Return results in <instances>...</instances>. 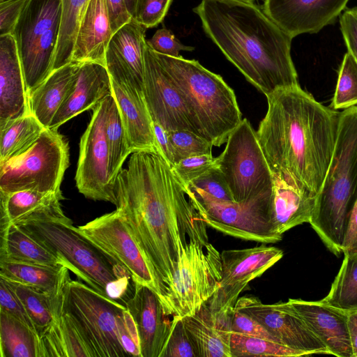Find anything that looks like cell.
<instances>
[{
  "label": "cell",
  "mask_w": 357,
  "mask_h": 357,
  "mask_svg": "<svg viewBox=\"0 0 357 357\" xmlns=\"http://www.w3.org/2000/svg\"><path fill=\"white\" fill-rule=\"evenodd\" d=\"M357 198V105L339 114L336 144L310 222L326 247L343 253L347 220Z\"/></svg>",
  "instance_id": "cell-5"
},
{
  "label": "cell",
  "mask_w": 357,
  "mask_h": 357,
  "mask_svg": "<svg viewBox=\"0 0 357 357\" xmlns=\"http://www.w3.org/2000/svg\"><path fill=\"white\" fill-rule=\"evenodd\" d=\"M217 167V158L208 153L183 159L175 163L172 169L179 181L187 186L195 179Z\"/></svg>",
  "instance_id": "cell-42"
},
{
  "label": "cell",
  "mask_w": 357,
  "mask_h": 357,
  "mask_svg": "<svg viewBox=\"0 0 357 357\" xmlns=\"http://www.w3.org/2000/svg\"><path fill=\"white\" fill-rule=\"evenodd\" d=\"M0 1H1V0H0Z\"/></svg>",
  "instance_id": "cell-57"
},
{
  "label": "cell",
  "mask_w": 357,
  "mask_h": 357,
  "mask_svg": "<svg viewBox=\"0 0 357 357\" xmlns=\"http://www.w3.org/2000/svg\"><path fill=\"white\" fill-rule=\"evenodd\" d=\"M137 331L141 357H160L170 334V319L157 294L149 287L134 284L132 295L124 303Z\"/></svg>",
  "instance_id": "cell-18"
},
{
  "label": "cell",
  "mask_w": 357,
  "mask_h": 357,
  "mask_svg": "<svg viewBox=\"0 0 357 357\" xmlns=\"http://www.w3.org/2000/svg\"><path fill=\"white\" fill-rule=\"evenodd\" d=\"M236 1H245V2H254L255 0H236Z\"/></svg>",
  "instance_id": "cell-56"
},
{
  "label": "cell",
  "mask_w": 357,
  "mask_h": 357,
  "mask_svg": "<svg viewBox=\"0 0 357 357\" xmlns=\"http://www.w3.org/2000/svg\"><path fill=\"white\" fill-rule=\"evenodd\" d=\"M182 319L199 357H231V316L214 315L205 303L194 314Z\"/></svg>",
  "instance_id": "cell-26"
},
{
  "label": "cell",
  "mask_w": 357,
  "mask_h": 357,
  "mask_svg": "<svg viewBox=\"0 0 357 357\" xmlns=\"http://www.w3.org/2000/svg\"><path fill=\"white\" fill-rule=\"evenodd\" d=\"M58 307L73 324L91 357H141L135 321L124 305L70 279Z\"/></svg>",
  "instance_id": "cell-4"
},
{
  "label": "cell",
  "mask_w": 357,
  "mask_h": 357,
  "mask_svg": "<svg viewBox=\"0 0 357 357\" xmlns=\"http://www.w3.org/2000/svg\"><path fill=\"white\" fill-rule=\"evenodd\" d=\"M168 134L175 163L191 156L211 153L212 144L195 132L178 130Z\"/></svg>",
  "instance_id": "cell-41"
},
{
  "label": "cell",
  "mask_w": 357,
  "mask_h": 357,
  "mask_svg": "<svg viewBox=\"0 0 357 357\" xmlns=\"http://www.w3.org/2000/svg\"><path fill=\"white\" fill-rule=\"evenodd\" d=\"M234 307L259 321L277 342L304 356L329 354L327 347L289 300L264 304L256 296H243Z\"/></svg>",
  "instance_id": "cell-15"
},
{
  "label": "cell",
  "mask_w": 357,
  "mask_h": 357,
  "mask_svg": "<svg viewBox=\"0 0 357 357\" xmlns=\"http://www.w3.org/2000/svg\"><path fill=\"white\" fill-rule=\"evenodd\" d=\"M153 125L158 152L172 167L175 160L168 131L157 123L153 122Z\"/></svg>",
  "instance_id": "cell-53"
},
{
  "label": "cell",
  "mask_w": 357,
  "mask_h": 357,
  "mask_svg": "<svg viewBox=\"0 0 357 357\" xmlns=\"http://www.w3.org/2000/svg\"><path fill=\"white\" fill-rule=\"evenodd\" d=\"M63 199L62 192H45L32 190L8 194L0 192L1 229L60 206Z\"/></svg>",
  "instance_id": "cell-31"
},
{
  "label": "cell",
  "mask_w": 357,
  "mask_h": 357,
  "mask_svg": "<svg viewBox=\"0 0 357 357\" xmlns=\"http://www.w3.org/2000/svg\"><path fill=\"white\" fill-rule=\"evenodd\" d=\"M81 63L71 62L51 72L28 94L29 112L45 127L50 125L75 82Z\"/></svg>",
  "instance_id": "cell-27"
},
{
  "label": "cell",
  "mask_w": 357,
  "mask_h": 357,
  "mask_svg": "<svg viewBox=\"0 0 357 357\" xmlns=\"http://www.w3.org/2000/svg\"><path fill=\"white\" fill-rule=\"evenodd\" d=\"M231 357L277 356L296 357L304 354L276 341L231 332Z\"/></svg>",
  "instance_id": "cell-39"
},
{
  "label": "cell",
  "mask_w": 357,
  "mask_h": 357,
  "mask_svg": "<svg viewBox=\"0 0 357 357\" xmlns=\"http://www.w3.org/2000/svg\"><path fill=\"white\" fill-rule=\"evenodd\" d=\"M218 167L236 202L255 199L272 189L273 173L247 119L230 133Z\"/></svg>",
  "instance_id": "cell-11"
},
{
  "label": "cell",
  "mask_w": 357,
  "mask_h": 357,
  "mask_svg": "<svg viewBox=\"0 0 357 357\" xmlns=\"http://www.w3.org/2000/svg\"><path fill=\"white\" fill-rule=\"evenodd\" d=\"M340 25L347 52L357 62V7L344 10Z\"/></svg>",
  "instance_id": "cell-50"
},
{
  "label": "cell",
  "mask_w": 357,
  "mask_h": 357,
  "mask_svg": "<svg viewBox=\"0 0 357 357\" xmlns=\"http://www.w3.org/2000/svg\"><path fill=\"white\" fill-rule=\"evenodd\" d=\"M154 53L181 93L199 135L215 146L226 142L243 120L234 90L196 60Z\"/></svg>",
  "instance_id": "cell-6"
},
{
  "label": "cell",
  "mask_w": 357,
  "mask_h": 357,
  "mask_svg": "<svg viewBox=\"0 0 357 357\" xmlns=\"http://www.w3.org/2000/svg\"><path fill=\"white\" fill-rule=\"evenodd\" d=\"M230 327L233 333L276 341L259 321L235 307L231 314Z\"/></svg>",
  "instance_id": "cell-48"
},
{
  "label": "cell",
  "mask_w": 357,
  "mask_h": 357,
  "mask_svg": "<svg viewBox=\"0 0 357 357\" xmlns=\"http://www.w3.org/2000/svg\"><path fill=\"white\" fill-rule=\"evenodd\" d=\"M55 312L54 323L40 337L43 357H91L88 347L73 324L59 309L58 297Z\"/></svg>",
  "instance_id": "cell-32"
},
{
  "label": "cell",
  "mask_w": 357,
  "mask_h": 357,
  "mask_svg": "<svg viewBox=\"0 0 357 357\" xmlns=\"http://www.w3.org/2000/svg\"><path fill=\"white\" fill-rule=\"evenodd\" d=\"M349 0H264L266 15L292 38L335 22Z\"/></svg>",
  "instance_id": "cell-17"
},
{
  "label": "cell",
  "mask_w": 357,
  "mask_h": 357,
  "mask_svg": "<svg viewBox=\"0 0 357 357\" xmlns=\"http://www.w3.org/2000/svg\"><path fill=\"white\" fill-rule=\"evenodd\" d=\"M61 20L52 71L72 62L75 38L90 0H60Z\"/></svg>",
  "instance_id": "cell-35"
},
{
  "label": "cell",
  "mask_w": 357,
  "mask_h": 357,
  "mask_svg": "<svg viewBox=\"0 0 357 357\" xmlns=\"http://www.w3.org/2000/svg\"><path fill=\"white\" fill-rule=\"evenodd\" d=\"M221 278V253L209 241L189 239L160 300L165 313L172 319L194 314L219 289Z\"/></svg>",
  "instance_id": "cell-8"
},
{
  "label": "cell",
  "mask_w": 357,
  "mask_h": 357,
  "mask_svg": "<svg viewBox=\"0 0 357 357\" xmlns=\"http://www.w3.org/2000/svg\"><path fill=\"white\" fill-rule=\"evenodd\" d=\"M118 209L149 264L160 289L170 284L181 246L208 241L206 223L184 185L158 153L136 151L114 182Z\"/></svg>",
  "instance_id": "cell-1"
},
{
  "label": "cell",
  "mask_w": 357,
  "mask_h": 357,
  "mask_svg": "<svg viewBox=\"0 0 357 357\" xmlns=\"http://www.w3.org/2000/svg\"><path fill=\"white\" fill-rule=\"evenodd\" d=\"M112 94L126 130L130 151L158 153L153 125L143 90L130 82L110 77Z\"/></svg>",
  "instance_id": "cell-20"
},
{
  "label": "cell",
  "mask_w": 357,
  "mask_h": 357,
  "mask_svg": "<svg viewBox=\"0 0 357 357\" xmlns=\"http://www.w3.org/2000/svg\"><path fill=\"white\" fill-rule=\"evenodd\" d=\"M26 1H0V36L13 35Z\"/></svg>",
  "instance_id": "cell-49"
},
{
  "label": "cell",
  "mask_w": 357,
  "mask_h": 357,
  "mask_svg": "<svg viewBox=\"0 0 357 357\" xmlns=\"http://www.w3.org/2000/svg\"><path fill=\"white\" fill-rule=\"evenodd\" d=\"M357 254V198L349 214L343 243V255Z\"/></svg>",
  "instance_id": "cell-52"
},
{
  "label": "cell",
  "mask_w": 357,
  "mask_h": 357,
  "mask_svg": "<svg viewBox=\"0 0 357 357\" xmlns=\"http://www.w3.org/2000/svg\"><path fill=\"white\" fill-rule=\"evenodd\" d=\"M45 128L31 113L0 126V162L27 151Z\"/></svg>",
  "instance_id": "cell-34"
},
{
  "label": "cell",
  "mask_w": 357,
  "mask_h": 357,
  "mask_svg": "<svg viewBox=\"0 0 357 357\" xmlns=\"http://www.w3.org/2000/svg\"><path fill=\"white\" fill-rule=\"evenodd\" d=\"M108 97L93 109L90 122L79 142L75 174L79 192L88 199L116 204L114 188L110 181L109 153L105 135Z\"/></svg>",
  "instance_id": "cell-13"
},
{
  "label": "cell",
  "mask_w": 357,
  "mask_h": 357,
  "mask_svg": "<svg viewBox=\"0 0 357 357\" xmlns=\"http://www.w3.org/2000/svg\"><path fill=\"white\" fill-rule=\"evenodd\" d=\"M64 266H50L0 259V277L56 296L70 279Z\"/></svg>",
  "instance_id": "cell-29"
},
{
  "label": "cell",
  "mask_w": 357,
  "mask_h": 357,
  "mask_svg": "<svg viewBox=\"0 0 357 357\" xmlns=\"http://www.w3.org/2000/svg\"><path fill=\"white\" fill-rule=\"evenodd\" d=\"M15 224L53 252L79 279L106 297L112 282L131 277L75 229L61 205Z\"/></svg>",
  "instance_id": "cell-7"
},
{
  "label": "cell",
  "mask_w": 357,
  "mask_h": 357,
  "mask_svg": "<svg viewBox=\"0 0 357 357\" xmlns=\"http://www.w3.org/2000/svg\"><path fill=\"white\" fill-rule=\"evenodd\" d=\"M68 165V142L58 129L45 128L27 151L0 162V192H61V184Z\"/></svg>",
  "instance_id": "cell-9"
},
{
  "label": "cell",
  "mask_w": 357,
  "mask_h": 357,
  "mask_svg": "<svg viewBox=\"0 0 357 357\" xmlns=\"http://www.w3.org/2000/svg\"><path fill=\"white\" fill-rule=\"evenodd\" d=\"M109 22L113 34L130 22L132 17L125 0H105Z\"/></svg>",
  "instance_id": "cell-51"
},
{
  "label": "cell",
  "mask_w": 357,
  "mask_h": 357,
  "mask_svg": "<svg viewBox=\"0 0 357 357\" xmlns=\"http://www.w3.org/2000/svg\"><path fill=\"white\" fill-rule=\"evenodd\" d=\"M125 1H126V6H127V8H128V10L130 14L131 15L132 19L135 20L136 17V15H137L139 0H125Z\"/></svg>",
  "instance_id": "cell-55"
},
{
  "label": "cell",
  "mask_w": 357,
  "mask_h": 357,
  "mask_svg": "<svg viewBox=\"0 0 357 357\" xmlns=\"http://www.w3.org/2000/svg\"><path fill=\"white\" fill-rule=\"evenodd\" d=\"M28 93L13 35L0 36V126L29 114Z\"/></svg>",
  "instance_id": "cell-22"
},
{
  "label": "cell",
  "mask_w": 357,
  "mask_h": 357,
  "mask_svg": "<svg viewBox=\"0 0 357 357\" xmlns=\"http://www.w3.org/2000/svg\"><path fill=\"white\" fill-rule=\"evenodd\" d=\"M323 300L346 312L357 309V254L344 255L330 291Z\"/></svg>",
  "instance_id": "cell-38"
},
{
  "label": "cell",
  "mask_w": 357,
  "mask_h": 357,
  "mask_svg": "<svg viewBox=\"0 0 357 357\" xmlns=\"http://www.w3.org/2000/svg\"><path fill=\"white\" fill-rule=\"evenodd\" d=\"M357 105V62L348 52L340 67L331 108L343 110Z\"/></svg>",
  "instance_id": "cell-40"
},
{
  "label": "cell",
  "mask_w": 357,
  "mask_h": 357,
  "mask_svg": "<svg viewBox=\"0 0 357 357\" xmlns=\"http://www.w3.org/2000/svg\"><path fill=\"white\" fill-rule=\"evenodd\" d=\"M266 98L267 112L256 134L272 173L317 196L333 158L340 113L299 84Z\"/></svg>",
  "instance_id": "cell-2"
},
{
  "label": "cell",
  "mask_w": 357,
  "mask_h": 357,
  "mask_svg": "<svg viewBox=\"0 0 357 357\" xmlns=\"http://www.w3.org/2000/svg\"><path fill=\"white\" fill-rule=\"evenodd\" d=\"M315 335L327 347L329 354L354 357L347 328V312L325 302L289 298Z\"/></svg>",
  "instance_id": "cell-21"
},
{
  "label": "cell",
  "mask_w": 357,
  "mask_h": 357,
  "mask_svg": "<svg viewBox=\"0 0 357 357\" xmlns=\"http://www.w3.org/2000/svg\"><path fill=\"white\" fill-rule=\"evenodd\" d=\"M282 257L281 249L264 244L251 248L223 250L220 287L206 302L211 312L220 317H230L239 294L249 282L261 276Z\"/></svg>",
  "instance_id": "cell-14"
},
{
  "label": "cell",
  "mask_w": 357,
  "mask_h": 357,
  "mask_svg": "<svg viewBox=\"0 0 357 357\" xmlns=\"http://www.w3.org/2000/svg\"><path fill=\"white\" fill-rule=\"evenodd\" d=\"M1 236L0 259L50 266H63L53 252L18 225L12 224L1 229Z\"/></svg>",
  "instance_id": "cell-30"
},
{
  "label": "cell",
  "mask_w": 357,
  "mask_h": 357,
  "mask_svg": "<svg viewBox=\"0 0 357 357\" xmlns=\"http://www.w3.org/2000/svg\"><path fill=\"white\" fill-rule=\"evenodd\" d=\"M172 0H139L135 20L146 29L158 25L165 18Z\"/></svg>",
  "instance_id": "cell-47"
},
{
  "label": "cell",
  "mask_w": 357,
  "mask_h": 357,
  "mask_svg": "<svg viewBox=\"0 0 357 357\" xmlns=\"http://www.w3.org/2000/svg\"><path fill=\"white\" fill-rule=\"evenodd\" d=\"M60 20V0L26 1L13 33L21 61L36 40Z\"/></svg>",
  "instance_id": "cell-28"
},
{
  "label": "cell",
  "mask_w": 357,
  "mask_h": 357,
  "mask_svg": "<svg viewBox=\"0 0 357 357\" xmlns=\"http://www.w3.org/2000/svg\"><path fill=\"white\" fill-rule=\"evenodd\" d=\"M347 328L354 357H357V309L347 312Z\"/></svg>",
  "instance_id": "cell-54"
},
{
  "label": "cell",
  "mask_w": 357,
  "mask_h": 357,
  "mask_svg": "<svg viewBox=\"0 0 357 357\" xmlns=\"http://www.w3.org/2000/svg\"><path fill=\"white\" fill-rule=\"evenodd\" d=\"M187 186L198 189L216 200L235 202L218 167L195 179Z\"/></svg>",
  "instance_id": "cell-44"
},
{
  "label": "cell",
  "mask_w": 357,
  "mask_h": 357,
  "mask_svg": "<svg viewBox=\"0 0 357 357\" xmlns=\"http://www.w3.org/2000/svg\"><path fill=\"white\" fill-rule=\"evenodd\" d=\"M112 36L105 0H90L77 31L72 62L105 66L106 51Z\"/></svg>",
  "instance_id": "cell-25"
},
{
  "label": "cell",
  "mask_w": 357,
  "mask_h": 357,
  "mask_svg": "<svg viewBox=\"0 0 357 357\" xmlns=\"http://www.w3.org/2000/svg\"><path fill=\"white\" fill-rule=\"evenodd\" d=\"M160 357H199L182 319H173L170 334Z\"/></svg>",
  "instance_id": "cell-43"
},
{
  "label": "cell",
  "mask_w": 357,
  "mask_h": 357,
  "mask_svg": "<svg viewBox=\"0 0 357 357\" xmlns=\"http://www.w3.org/2000/svg\"><path fill=\"white\" fill-rule=\"evenodd\" d=\"M206 36L266 96L298 84L292 38L254 2L202 0L193 8Z\"/></svg>",
  "instance_id": "cell-3"
},
{
  "label": "cell",
  "mask_w": 357,
  "mask_h": 357,
  "mask_svg": "<svg viewBox=\"0 0 357 357\" xmlns=\"http://www.w3.org/2000/svg\"><path fill=\"white\" fill-rule=\"evenodd\" d=\"M105 135L109 153V178L114 188L115 180L123 168V162L132 152L128 145L119 109L113 94L108 97Z\"/></svg>",
  "instance_id": "cell-37"
},
{
  "label": "cell",
  "mask_w": 357,
  "mask_h": 357,
  "mask_svg": "<svg viewBox=\"0 0 357 357\" xmlns=\"http://www.w3.org/2000/svg\"><path fill=\"white\" fill-rule=\"evenodd\" d=\"M4 280L22 302L41 337L55 320L57 296H54L32 287Z\"/></svg>",
  "instance_id": "cell-36"
},
{
  "label": "cell",
  "mask_w": 357,
  "mask_h": 357,
  "mask_svg": "<svg viewBox=\"0 0 357 357\" xmlns=\"http://www.w3.org/2000/svg\"><path fill=\"white\" fill-rule=\"evenodd\" d=\"M316 196L289 183L282 174L273 173L270 217L275 232L282 236L303 223H310Z\"/></svg>",
  "instance_id": "cell-24"
},
{
  "label": "cell",
  "mask_w": 357,
  "mask_h": 357,
  "mask_svg": "<svg viewBox=\"0 0 357 357\" xmlns=\"http://www.w3.org/2000/svg\"><path fill=\"white\" fill-rule=\"evenodd\" d=\"M184 187L206 225L248 241L275 243L282 240V236L275 232L271 220V190L255 199L236 202L216 200L198 189Z\"/></svg>",
  "instance_id": "cell-10"
},
{
  "label": "cell",
  "mask_w": 357,
  "mask_h": 357,
  "mask_svg": "<svg viewBox=\"0 0 357 357\" xmlns=\"http://www.w3.org/2000/svg\"><path fill=\"white\" fill-rule=\"evenodd\" d=\"M147 45L156 53L178 57L181 51L192 52L194 47L181 43L174 34L166 28L158 29Z\"/></svg>",
  "instance_id": "cell-46"
},
{
  "label": "cell",
  "mask_w": 357,
  "mask_h": 357,
  "mask_svg": "<svg viewBox=\"0 0 357 357\" xmlns=\"http://www.w3.org/2000/svg\"><path fill=\"white\" fill-rule=\"evenodd\" d=\"M74 228L112 262L126 270L134 284L145 285L159 296L153 272L118 209Z\"/></svg>",
  "instance_id": "cell-12"
},
{
  "label": "cell",
  "mask_w": 357,
  "mask_h": 357,
  "mask_svg": "<svg viewBox=\"0 0 357 357\" xmlns=\"http://www.w3.org/2000/svg\"><path fill=\"white\" fill-rule=\"evenodd\" d=\"M1 357H43L39 335L10 314L0 310Z\"/></svg>",
  "instance_id": "cell-33"
},
{
  "label": "cell",
  "mask_w": 357,
  "mask_h": 357,
  "mask_svg": "<svg viewBox=\"0 0 357 357\" xmlns=\"http://www.w3.org/2000/svg\"><path fill=\"white\" fill-rule=\"evenodd\" d=\"M112 94L111 79L106 67L93 62L81 63L74 86L50 128L58 129L82 112L93 110Z\"/></svg>",
  "instance_id": "cell-23"
},
{
  "label": "cell",
  "mask_w": 357,
  "mask_h": 357,
  "mask_svg": "<svg viewBox=\"0 0 357 357\" xmlns=\"http://www.w3.org/2000/svg\"><path fill=\"white\" fill-rule=\"evenodd\" d=\"M0 310L15 317L38 334L35 326L22 302L2 278H0Z\"/></svg>",
  "instance_id": "cell-45"
},
{
  "label": "cell",
  "mask_w": 357,
  "mask_h": 357,
  "mask_svg": "<svg viewBox=\"0 0 357 357\" xmlns=\"http://www.w3.org/2000/svg\"><path fill=\"white\" fill-rule=\"evenodd\" d=\"M143 93L153 122L168 132L185 130L199 135L181 93L148 45Z\"/></svg>",
  "instance_id": "cell-16"
},
{
  "label": "cell",
  "mask_w": 357,
  "mask_h": 357,
  "mask_svg": "<svg viewBox=\"0 0 357 357\" xmlns=\"http://www.w3.org/2000/svg\"><path fill=\"white\" fill-rule=\"evenodd\" d=\"M146 28L132 19L115 32L107 47L105 67L111 77L126 79L143 90Z\"/></svg>",
  "instance_id": "cell-19"
}]
</instances>
